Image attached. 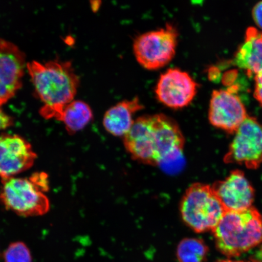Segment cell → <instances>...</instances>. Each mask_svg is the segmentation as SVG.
Listing matches in <instances>:
<instances>
[{"label": "cell", "instance_id": "cell-1", "mask_svg": "<svg viewBox=\"0 0 262 262\" xmlns=\"http://www.w3.org/2000/svg\"><path fill=\"white\" fill-rule=\"evenodd\" d=\"M123 138L133 160L152 166L179 158L185 143L178 123L164 114L137 118Z\"/></svg>", "mask_w": 262, "mask_h": 262}, {"label": "cell", "instance_id": "cell-2", "mask_svg": "<svg viewBox=\"0 0 262 262\" xmlns=\"http://www.w3.org/2000/svg\"><path fill=\"white\" fill-rule=\"evenodd\" d=\"M36 93L44 103L40 114L46 119L57 120L64 107L74 100L80 78L71 62L55 60L26 64Z\"/></svg>", "mask_w": 262, "mask_h": 262}, {"label": "cell", "instance_id": "cell-3", "mask_svg": "<svg viewBox=\"0 0 262 262\" xmlns=\"http://www.w3.org/2000/svg\"><path fill=\"white\" fill-rule=\"evenodd\" d=\"M212 232L220 253L228 257H238L262 245V216L254 206L227 211Z\"/></svg>", "mask_w": 262, "mask_h": 262}, {"label": "cell", "instance_id": "cell-4", "mask_svg": "<svg viewBox=\"0 0 262 262\" xmlns=\"http://www.w3.org/2000/svg\"><path fill=\"white\" fill-rule=\"evenodd\" d=\"M179 209L183 222L196 233L212 232L227 212L212 186L202 183L189 186Z\"/></svg>", "mask_w": 262, "mask_h": 262}, {"label": "cell", "instance_id": "cell-5", "mask_svg": "<svg viewBox=\"0 0 262 262\" xmlns=\"http://www.w3.org/2000/svg\"><path fill=\"white\" fill-rule=\"evenodd\" d=\"M0 202L8 210L23 217L47 214L50 208L48 196L30 178H11L2 180Z\"/></svg>", "mask_w": 262, "mask_h": 262}, {"label": "cell", "instance_id": "cell-6", "mask_svg": "<svg viewBox=\"0 0 262 262\" xmlns=\"http://www.w3.org/2000/svg\"><path fill=\"white\" fill-rule=\"evenodd\" d=\"M178 34L174 26L166 24L164 28L137 36L133 44L137 61L149 70L165 67L174 57Z\"/></svg>", "mask_w": 262, "mask_h": 262}, {"label": "cell", "instance_id": "cell-7", "mask_svg": "<svg viewBox=\"0 0 262 262\" xmlns=\"http://www.w3.org/2000/svg\"><path fill=\"white\" fill-rule=\"evenodd\" d=\"M224 160L237 163L250 169L262 164V126L254 117L248 116L235 131Z\"/></svg>", "mask_w": 262, "mask_h": 262}, {"label": "cell", "instance_id": "cell-8", "mask_svg": "<svg viewBox=\"0 0 262 262\" xmlns=\"http://www.w3.org/2000/svg\"><path fill=\"white\" fill-rule=\"evenodd\" d=\"M248 115L235 88L212 92L208 119L213 126L234 134Z\"/></svg>", "mask_w": 262, "mask_h": 262}, {"label": "cell", "instance_id": "cell-9", "mask_svg": "<svg viewBox=\"0 0 262 262\" xmlns=\"http://www.w3.org/2000/svg\"><path fill=\"white\" fill-rule=\"evenodd\" d=\"M198 86L186 72L170 68L160 75L156 88V97L164 105L180 109L189 105L194 99Z\"/></svg>", "mask_w": 262, "mask_h": 262}, {"label": "cell", "instance_id": "cell-10", "mask_svg": "<svg viewBox=\"0 0 262 262\" xmlns=\"http://www.w3.org/2000/svg\"><path fill=\"white\" fill-rule=\"evenodd\" d=\"M25 54L17 46L0 38V106L22 86Z\"/></svg>", "mask_w": 262, "mask_h": 262}, {"label": "cell", "instance_id": "cell-11", "mask_svg": "<svg viewBox=\"0 0 262 262\" xmlns=\"http://www.w3.org/2000/svg\"><path fill=\"white\" fill-rule=\"evenodd\" d=\"M37 155L30 143L16 134L0 136V178H14L34 165Z\"/></svg>", "mask_w": 262, "mask_h": 262}, {"label": "cell", "instance_id": "cell-12", "mask_svg": "<svg viewBox=\"0 0 262 262\" xmlns=\"http://www.w3.org/2000/svg\"><path fill=\"white\" fill-rule=\"evenodd\" d=\"M212 187L227 211L245 210L253 206L254 188L241 170L231 171Z\"/></svg>", "mask_w": 262, "mask_h": 262}, {"label": "cell", "instance_id": "cell-13", "mask_svg": "<svg viewBox=\"0 0 262 262\" xmlns=\"http://www.w3.org/2000/svg\"><path fill=\"white\" fill-rule=\"evenodd\" d=\"M233 62L249 76L262 71V31L253 26L247 29L244 40L235 52Z\"/></svg>", "mask_w": 262, "mask_h": 262}, {"label": "cell", "instance_id": "cell-14", "mask_svg": "<svg viewBox=\"0 0 262 262\" xmlns=\"http://www.w3.org/2000/svg\"><path fill=\"white\" fill-rule=\"evenodd\" d=\"M138 97L126 100L111 107L104 114L103 124L107 133L115 137H124L134 123V115L143 109Z\"/></svg>", "mask_w": 262, "mask_h": 262}, {"label": "cell", "instance_id": "cell-15", "mask_svg": "<svg viewBox=\"0 0 262 262\" xmlns=\"http://www.w3.org/2000/svg\"><path fill=\"white\" fill-rule=\"evenodd\" d=\"M94 115L89 104L80 100H73L66 105L57 120L63 122L71 135L83 129L92 120Z\"/></svg>", "mask_w": 262, "mask_h": 262}, {"label": "cell", "instance_id": "cell-16", "mask_svg": "<svg viewBox=\"0 0 262 262\" xmlns=\"http://www.w3.org/2000/svg\"><path fill=\"white\" fill-rule=\"evenodd\" d=\"M209 248L202 239L185 238L179 242L176 249V258L179 262H205Z\"/></svg>", "mask_w": 262, "mask_h": 262}, {"label": "cell", "instance_id": "cell-17", "mask_svg": "<svg viewBox=\"0 0 262 262\" xmlns=\"http://www.w3.org/2000/svg\"><path fill=\"white\" fill-rule=\"evenodd\" d=\"M4 262H32V255L28 246L22 242L10 244L3 253Z\"/></svg>", "mask_w": 262, "mask_h": 262}, {"label": "cell", "instance_id": "cell-18", "mask_svg": "<svg viewBox=\"0 0 262 262\" xmlns=\"http://www.w3.org/2000/svg\"><path fill=\"white\" fill-rule=\"evenodd\" d=\"M30 179L35 183L38 187L44 192H47L49 190L48 176L44 172H38L34 173L30 177Z\"/></svg>", "mask_w": 262, "mask_h": 262}, {"label": "cell", "instance_id": "cell-19", "mask_svg": "<svg viewBox=\"0 0 262 262\" xmlns=\"http://www.w3.org/2000/svg\"><path fill=\"white\" fill-rule=\"evenodd\" d=\"M254 96L262 106V71L254 75Z\"/></svg>", "mask_w": 262, "mask_h": 262}, {"label": "cell", "instance_id": "cell-20", "mask_svg": "<svg viewBox=\"0 0 262 262\" xmlns=\"http://www.w3.org/2000/svg\"><path fill=\"white\" fill-rule=\"evenodd\" d=\"M252 16L255 24L259 27L262 31V0L258 2L254 6L252 10Z\"/></svg>", "mask_w": 262, "mask_h": 262}, {"label": "cell", "instance_id": "cell-21", "mask_svg": "<svg viewBox=\"0 0 262 262\" xmlns=\"http://www.w3.org/2000/svg\"><path fill=\"white\" fill-rule=\"evenodd\" d=\"M14 121L12 118L6 114L0 106V130L7 129L8 127H11Z\"/></svg>", "mask_w": 262, "mask_h": 262}, {"label": "cell", "instance_id": "cell-22", "mask_svg": "<svg viewBox=\"0 0 262 262\" xmlns=\"http://www.w3.org/2000/svg\"><path fill=\"white\" fill-rule=\"evenodd\" d=\"M216 262H262L260 260L257 259V258H251V259L248 260H234L231 259H224V260H218Z\"/></svg>", "mask_w": 262, "mask_h": 262}, {"label": "cell", "instance_id": "cell-23", "mask_svg": "<svg viewBox=\"0 0 262 262\" xmlns=\"http://www.w3.org/2000/svg\"></svg>", "mask_w": 262, "mask_h": 262}]
</instances>
